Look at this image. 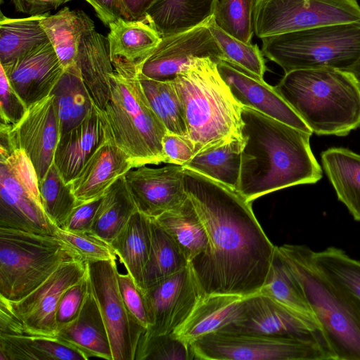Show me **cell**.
Returning <instances> with one entry per match:
<instances>
[{
    "mask_svg": "<svg viewBox=\"0 0 360 360\" xmlns=\"http://www.w3.org/2000/svg\"><path fill=\"white\" fill-rule=\"evenodd\" d=\"M184 187L208 238L191 263L202 296L259 293L276 246L256 219L250 202L235 190L184 167Z\"/></svg>",
    "mask_w": 360,
    "mask_h": 360,
    "instance_id": "cell-1",
    "label": "cell"
},
{
    "mask_svg": "<svg viewBox=\"0 0 360 360\" xmlns=\"http://www.w3.org/2000/svg\"><path fill=\"white\" fill-rule=\"evenodd\" d=\"M240 172L236 192L252 202L260 196L323 176L309 143L311 134L243 107Z\"/></svg>",
    "mask_w": 360,
    "mask_h": 360,
    "instance_id": "cell-2",
    "label": "cell"
},
{
    "mask_svg": "<svg viewBox=\"0 0 360 360\" xmlns=\"http://www.w3.org/2000/svg\"><path fill=\"white\" fill-rule=\"evenodd\" d=\"M276 250L297 284L326 340L333 360H360V306L315 263L307 245Z\"/></svg>",
    "mask_w": 360,
    "mask_h": 360,
    "instance_id": "cell-3",
    "label": "cell"
},
{
    "mask_svg": "<svg viewBox=\"0 0 360 360\" xmlns=\"http://www.w3.org/2000/svg\"><path fill=\"white\" fill-rule=\"evenodd\" d=\"M274 87L317 135L345 136L360 127V86L347 71L293 70Z\"/></svg>",
    "mask_w": 360,
    "mask_h": 360,
    "instance_id": "cell-4",
    "label": "cell"
},
{
    "mask_svg": "<svg viewBox=\"0 0 360 360\" xmlns=\"http://www.w3.org/2000/svg\"><path fill=\"white\" fill-rule=\"evenodd\" d=\"M183 105L188 137L195 154L233 138H243V108L222 79L217 62L197 58L172 79Z\"/></svg>",
    "mask_w": 360,
    "mask_h": 360,
    "instance_id": "cell-5",
    "label": "cell"
},
{
    "mask_svg": "<svg viewBox=\"0 0 360 360\" xmlns=\"http://www.w3.org/2000/svg\"><path fill=\"white\" fill-rule=\"evenodd\" d=\"M112 63L110 96L103 110L113 141L133 168L165 162L162 141L167 129L145 95L140 68L120 60Z\"/></svg>",
    "mask_w": 360,
    "mask_h": 360,
    "instance_id": "cell-6",
    "label": "cell"
},
{
    "mask_svg": "<svg viewBox=\"0 0 360 360\" xmlns=\"http://www.w3.org/2000/svg\"><path fill=\"white\" fill-rule=\"evenodd\" d=\"M264 56L285 72L333 68L348 71L360 58V23L319 26L261 39Z\"/></svg>",
    "mask_w": 360,
    "mask_h": 360,
    "instance_id": "cell-7",
    "label": "cell"
},
{
    "mask_svg": "<svg viewBox=\"0 0 360 360\" xmlns=\"http://www.w3.org/2000/svg\"><path fill=\"white\" fill-rule=\"evenodd\" d=\"M77 255L53 234L0 227V298L21 299Z\"/></svg>",
    "mask_w": 360,
    "mask_h": 360,
    "instance_id": "cell-8",
    "label": "cell"
},
{
    "mask_svg": "<svg viewBox=\"0 0 360 360\" xmlns=\"http://www.w3.org/2000/svg\"><path fill=\"white\" fill-rule=\"evenodd\" d=\"M88 271L79 255L64 261L36 289L16 301L0 298V335L56 337L57 307L63 293Z\"/></svg>",
    "mask_w": 360,
    "mask_h": 360,
    "instance_id": "cell-9",
    "label": "cell"
},
{
    "mask_svg": "<svg viewBox=\"0 0 360 360\" xmlns=\"http://www.w3.org/2000/svg\"><path fill=\"white\" fill-rule=\"evenodd\" d=\"M0 227L53 235L38 179L25 153L0 142Z\"/></svg>",
    "mask_w": 360,
    "mask_h": 360,
    "instance_id": "cell-10",
    "label": "cell"
},
{
    "mask_svg": "<svg viewBox=\"0 0 360 360\" xmlns=\"http://www.w3.org/2000/svg\"><path fill=\"white\" fill-rule=\"evenodd\" d=\"M198 360H332L314 340L219 330L194 342Z\"/></svg>",
    "mask_w": 360,
    "mask_h": 360,
    "instance_id": "cell-11",
    "label": "cell"
},
{
    "mask_svg": "<svg viewBox=\"0 0 360 360\" xmlns=\"http://www.w3.org/2000/svg\"><path fill=\"white\" fill-rule=\"evenodd\" d=\"M255 34L260 39L307 28L360 23L356 0H256Z\"/></svg>",
    "mask_w": 360,
    "mask_h": 360,
    "instance_id": "cell-12",
    "label": "cell"
},
{
    "mask_svg": "<svg viewBox=\"0 0 360 360\" xmlns=\"http://www.w3.org/2000/svg\"><path fill=\"white\" fill-rule=\"evenodd\" d=\"M89 278L108 333L112 360H134L146 331L129 312L122 300L116 259L87 262Z\"/></svg>",
    "mask_w": 360,
    "mask_h": 360,
    "instance_id": "cell-13",
    "label": "cell"
},
{
    "mask_svg": "<svg viewBox=\"0 0 360 360\" xmlns=\"http://www.w3.org/2000/svg\"><path fill=\"white\" fill-rule=\"evenodd\" d=\"M59 138L58 117L52 94L29 105L16 124H0V141L25 153L38 181L45 176L53 162Z\"/></svg>",
    "mask_w": 360,
    "mask_h": 360,
    "instance_id": "cell-14",
    "label": "cell"
},
{
    "mask_svg": "<svg viewBox=\"0 0 360 360\" xmlns=\"http://www.w3.org/2000/svg\"><path fill=\"white\" fill-rule=\"evenodd\" d=\"M143 292L150 319L145 338L172 334L202 296L190 263Z\"/></svg>",
    "mask_w": 360,
    "mask_h": 360,
    "instance_id": "cell-15",
    "label": "cell"
},
{
    "mask_svg": "<svg viewBox=\"0 0 360 360\" xmlns=\"http://www.w3.org/2000/svg\"><path fill=\"white\" fill-rule=\"evenodd\" d=\"M211 17L188 30L162 37L143 63L141 73L155 80H171L197 58L210 57L216 62L222 60V53L209 30Z\"/></svg>",
    "mask_w": 360,
    "mask_h": 360,
    "instance_id": "cell-16",
    "label": "cell"
},
{
    "mask_svg": "<svg viewBox=\"0 0 360 360\" xmlns=\"http://www.w3.org/2000/svg\"><path fill=\"white\" fill-rule=\"evenodd\" d=\"M221 329L314 340L320 343L332 358L325 337L319 327L260 292L247 297L237 319Z\"/></svg>",
    "mask_w": 360,
    "mask_h": 360,
    "instance_id": "cell-17",
    "label": "cell"
},
{
    "mask_svg": "<svg viewBox=\"0 0 360 360\" xmlns=\"http://www.w3.org/2000/svg\"><path fill=\"white\" fill-rule=\"evenodd\" d=\"M124 176L138 211L150 218L177 208L188 198L181 165H143L130 169Z\"/></svg>",
    "mask_w": 360,
    "mask_h": 360,
    "instance_id": "cell-18",
    "label": "cell"
},
{
    "mask_svg": "<svg viewBox=\"0 0 360 360\" xmlns=\"http://www.w3.org/2000/svg\"><path fill=\"white\" fill-rule=\"evenodd\" d=\"M1 66L27 107L49 96L64 70L49 41Z\"/></svg>",
    "mask_w": 360,
    "mask_h": 360,
    "instance_id": "cell-19",
    "label": "cell"
},
{
    "mask_svg": "<svg viewBox=\"0 0 360 360\" xmlns=\"http://www.w3.org/2000/svg\"><path fill=\"white\" fill-rule=\"evenodd\" d=\"M217 68L232 94L242 105L312 134V131L279 95L275 87L225 60L218 61Z\"/></svg>",
    "mask_w": 360,
    "mask_h": 360,
    "instance_id": "cell-20",
    "label": "cell"
},
{
    "mask_svg": "<svg viewBox=\"0 0 360 360\" xmlns=\"http://www.w3.org/2000/svg\"><path fill=\"white\" fill-rule=\"evenodd\" d=\"M110 138L103 110L94 103L84 120L58 140L53 163L64 181L73 180L95 150Z\"/></svg>",
    "mask_w": 360,
    "mask_h": 360,
    "instance_id": "cell-21",
    "label": "cell"
},
{
    "mask_svg": "<svg viewBox=\"0 0 360 360\" xmlns=\"http://www.w3.org/2000/svg\"><path fill=\"white\" fill-rule=\"evenodd\" d=\"M131 169L129 158L110 138L95 150L70 184L78 202H88L101 198Z\"/></svg>",
    "mask_w": 360,
    "mask_h": 360,
    "instance_id": "cell-22",
    "label": "cell"
},
{
    "mask_svg": "<svg viewBox=\"0 0 360 360\" xmlns=\"http://www.w3.org/2000/svg\"><path fill=\"white\" fill-rule=\"evenodd\" d=\"M246 297L232 294L201 296L173 335L191 345L202 337L233 323L240 314Z\"/></svg>",
    "mask_w": 360,
    "mask_h": 360,
    "instance_id": "cell-23",
    "label": "cell"
},
{
    "mask_svg": "<svg viewBox=\"0 0 360 360\" xmlns=\"http://www.w3.org/2000/svg\"><path fill=\"white\" fill-rule=\"evenodd\" d=\"M57 337L82 352L86 359L112 360L108 333L90 281L77 316L58 328Z\"/></svg>",
    "mask_w": 360,
    "mask_h": 360,
    "instance_id": "cell-24",
    "label": "cell"
},
{
    "mask_svg": "<svg viewBox=\"0 0 360 360\" xmlns=\"http://www.w3.org/2000/svg\"><path fill=\"white\" fill-rule=\"evenodd\" d=\"M108 27L111 60L126 62L140 69L162 39L146 16L134 20L120 18Z\"/></svg>",
    "mask_w": 360,
    "mask_h": 360,
    "instance_id": "cell-25",
    "label": "cell"
},
{
    "mask_svg": "<svg viewBox=\"0 0 360 360\" xmlns=\"http://www.w3.org/2000/svg\"><path fill=\"white\" fill-rule=\"evenodd\" d=\"M77 63L96 105L103 110L110 96V75L114 67L107 37L94 28L83 35Z\"/></svg>",
    "mask_w": 360,
    "mask_h": 360,
    "instance_id": "cell-26",
    "label": "cell"
},
{
    "mask_svg": "<svg viewBox=\"0 0 360 360\" xmlns=\"http://www.w3.org/2000/svg\"><path fill=\"white\" fill-rule=\"evenodd\" d=\"M110 245L127 272L145 290L143 275L151 245V218L136 211Z\"/></svg>",
    "mask_w": 360,
    "mask_h": 360,
    "instance_id": "cell-27",
    "label": "cell"
},
{
    "mask_svg": "<svg viewBox=\"0 0 360 360\" xmlns=\"http://www.w3.org/2000/svg\"><path fill=\"white\" fill-rule=\"evenodd\" d=\"M321 158L338 199L354 219L360 221V154L345 148L333 147L323 151Z\"/></svg>",
    "mask_w": 360,
    "mask_h": 360,
    "instance_id": "cell-28",
    "label": "cell"
},
{
    "mask_svg": "<svg viewBox=\"0 0 360 360\" xmlns=\"http://www.w3.org/2000/svg\"><path fill=\"white\" fill-rule=\"evenodd\" d=\"M40 24L64 68L77 63L83 35L95 27L85 13L67 6L53 15L47 13Z\"/></svg>",
    "mask_w": 360,
    "mask_h": 360,
    "instance_id": "cell-29",
    "label": "cell"
},
{
    "mask_svg": "<svg viewBox=\"0 0 360 360\" xmlns=\"http://www.w3.org/2000/svg\"><path fill=\"white\" fill-rule=\"evenodd\" d=\"M51 94L54 95L60 137L79 124L95 103L77 63L64 68Z\"/></svg>",
    "mask_w": 360,
    "mask_h": 360,
    "instance_id": "cell-30",
    "label": "cell"
},
{
    "mask_svg": "<svg viewBox=\"0 0 360 360\" xmlns=\"http://www.w3.org/2000/svg\"><path fill=\"white\" fill-rule=\"evenodd\" d=\"M218 0H159L146 17L162 37L196 26L213 15Z\"/></svg>",
    "mask_w": 360,
    "mask_h": 360,
    "instance_id": "cell-31",
    "label": "cell"
},
{
    "mask_svg": "<svg viewBox=\"0 0 360 360\" xmlns=\"http://www.w3.org/2000/svg\"><path fill=\"white\" fill-rule=\"evenodd\" d=\"M153 219L171 236L189 263L207 249L205 228L188 197L177 208Z\"/></svg>",
    "mask_w": 360,
    "mask_h": 360,
    "instance_id": "cell-32",
    "label": "cell"
},
{
    "mask_svg": "<svg viewBox=\"0 0 360 360\" xmlns=\"http://www.w3.org/2000/svg\"><path fill=\"white\" fill-rule=\"evenodd\" d=\"M244 139L233 138L196 153L183 167L236 191Z\"/></svg>",
    "mask_w": 360,
    "mask_h": 360,
    "instance_id": "cell-33",
    "label": "cell"
},
{
    "mask_svg": "<svg viewBox=\"0 0 360 360\" xmlns=\"http://www.w3.org/2000/svg\"><path fill=\"white\" fill-rule=\"evenodd\" d=\"M87 360L56 337L0 335V360Z\"/></svg>",
    "mask_w": 360,
    "mask_h": 360,
    "instance_id": "cell-34",
    "label": "cell"
},
{
    "mask_svg": "<svg viewBox=\"0 0 360 360\" xmlns=\"http://www.w3.org/2000/svg\"><path fill=\"white\" fill-rule=\"evenodd\" d=\"M124 176L119 178L103 195L91 229L110 243L138 211Z\"/></svg>",
    "mask_w": 360,
    "mask_h": 360,
    "instance_id": "cell-35",
    "label": "cell"
},
{
    "mask_svg": "<svg viewBox=\"0 0 360 360\" xmlns=\"http://www.w3.org/2000/svg\"><path fill=\"white\" fill-rule=\"evenodd\" d=\"M47 13L25 18H8L1 13L0 63H7L49 41L40 22Z\"/></svg>",
    "mask_w": 360,
    "mask_h": 360,
    "instance_id": "cell-36",
    "label": "cell"
},
{
    "mask_svg": "<svg viewBox=\"0 0 360 360\" xmlns=\"http://www.w3.org/2000/svg\"><path fill=\"white\" fill-rule=\"evenodd\" d=\"M188 264L171 236L151 218V245L143 275L145 290Z\"/></svg>",
    "mask_w": 360,
    "mask_h": 360,
    "instance_id": "cell-37",
    "label": "cell"
},
{
    "mask_svg": "<svg viewBox=\"0 0 360 360\" xmlns=\"http://www.w3.org/2000/svg\"><path fill=\"white\" fill-rule=\"evenodd\" d=\"M139 79L150 107L167 131L188 136L183 105L172 79L155 80L141 72Z\"/></svg>",
    "mask_w": 360,
    "mask_h": 360,
    "instance_id": "cell-38",
    "label": "cell"
},
{
    "mask_svg": "<svg viewBox=\"0 0 360 360\" xmlns=\"http://www.w3.org/2000/svg\"><path fill=\"white\" fill-rule=\"evenodd\" d=\"M259 292L320 328L311 308L276 250L270 271Z\"/></svg>",
    "mask_w": 360,
    "mask_h": 360,
    "instance_id": "cell-39",
    "label": "cell"
},
{
    "mask_svg": "<svg viewBox=\"0 0 360 360\" xmlns=\"http://www.w3.org/2000/svg\"><path fill=\"white\" fill-rule=\"evenodd\" d=\"M43 209L56 226L62 228L74 208L79 204L71 184L64 181L53 162L45 176L38 181Z\"/></svg>",
    "mask_w": 360,
    "mask_h": 360,
    "instance_id": "cell-40",
    "label": "cell"
},
{
    "mask_svg": "<svg viewBox=\"0 0 360 360\" xmlns=\"http://www.w3.org/2000/svg\"><path fill=\"white\" fill-rule=\"evenodd\" d=\"M313 258L319 269L360 306V260L352 258L335 247L318 252L313 250Z\"/></svg>",
    "mask_w": 360,
    "mask_h": 360,
    "instance_id": "cell-41",
    "label": "cell"
},
{
    "mask_svg": "<svg viewBox=\"0 0 360 360\" xmlns=\"http://www.w3.org/2000/svg\"><path fill=\"white\" fill-rule=\"evenodd\" d=\"M209 30L217 44L222 60L264 79L266 71L262 51L257 44L245 43L224 32L215 22L212 15Z\"/></svg>",
    "mask_w": 360,
    "mask_h": 360,
    "instance_id": "cell-42",
    "label": "cell"
},
{
    "mask_svg": "<svg viewBox=\"0 0 360 360\" xmlns=\"http://www.w3.org/2000/svg\"><path fill=\"white\" fill-rule=\"evenodd\" d=\"M256 0H218L213 16L217 25L231 36L251 44L255 34Z\"/></svg>",
    "mask_w": 360,
    "mask_h": 360,
    "instance_id": "cell-43",
    "label": "cell"
},
{
    "mask_svg": "<svg viewBox=\"0 0 360 360\" xmlns=\"http://www.w3.org/2000/svg\"><path fill=\"white\" fill-rule=\"evenodd\" d=\"M53 235L86 262L116 259V253L110 243L91 230L72 231L55 226Z\"/></svg>",
    "mask_w": 360,
    "mask_h": 360,
    "instance_id": "cell-44",
    "label": "cell"
},
{
    "mask_svg": "<svg viewBox=\"0 0 360 360\" xmlns=\"http://www.w3.org/2000/svg\"><path fill=\"white\" fill-rule=\"evenodd\" d=\"M193 360L191 346L173 334L145 338L141 335L134 360Z\"/></svg>",
    "mask_w": 360,
    "mask_h": 360,
    "instance_id": "cell-45",
    "label": "cell"
},
{
    "mask_svg": "<svg viewBox=\"0 0 360 360\" xmlns=\"http://www.w3.org/2000/svg\"><path fill=\"white\" fill-rule=\"evenodd\" d=\"M117 278L120 293L129 312L147 330L150 326V319L143 290L127 272H118Z\"/></svg>",
    "mask_w": 360,
    "mask_h": 360,
    "instance_id": "cell-46",
    "label": "cell"
},
{
    "mask_svg": "<svg viewBox=\"0 0 360 360\" xmlns=\"http://www.w3.org/2000/svg\"><path fill=\"white\" fill-rule=\"evenodd\" d=\"M89 274L69 288L62 295L57 307L56 320L59 328L72 321L78 314L89 288Z\"/></svg>",
    "mask_w": 360,
    "mask_h": 360,
    "instance_id": "cell-47",
    "label": "cell"
},
{
    "mask_svg": "<svg viewBox=\"0 0 360 360\" xmlns=\"http://www.w3.org/2000/svg\"><path fill=\"white\" fill-rule=\"evenodd\" d=\"M27 106L11 85L1 66L0 115L1 123L11 125L18 122L26 112Z\"/></svg>",
    "mask_w": 360,
    "mask_h": 360,
    "instance_id": "cell-48",
    "label": "cell"
},
{
    "mask_svg": "<svg viewBox=\"0 0 360 360\" xmlns=\"http://www.w3.org/2000/svg\"><path fill=\"white\" fill-rule=\"evenodd\" d=\"M162 145L165 163L184 166L195 155V144L186 136L167 131Z\"/></svg>",
    "mask_w": 360,
    "mask_h": 360,
    "instance_id": "cell-49",
    "label": "cell"
},
{
    "mask_svg": "<svg viewBox=\"0 0 360 360\" xmlns=\"http://www.w3.org/2000/svg\"><path fill=\"white\" fill-rule=\"evenodd\" d=\"M102 197L78 204L69 215L62 229L72 231L91 230Z\"/></svg>",
    "mask_w": 360,
    "mask_h": 360,
    "instance_id": "cell-50",
    "label": "cell"
},
{
    "mask_svg": "<svg viewBox=\"0 0 360 360\" xmlns=\"http://www.w3.org/2000/svg\"><path fill=\"white\" fill-rule=\"evenodd\" d=\"M71 0H11L15 10L29 16L41 15Z\"/></svg>",
    "mask_w": 360,
    "mask_h": 360,
    "instance_id": "cell-51",
    "label": "cell"
},
{
    "mask_svg": "<svg viewBox=\"0 0 360 360\" xmlns=\"http://www.w3.org/2000/svg\"><path fill=\"white\" fill-rule=\"evenodd\" d=\"M85 1L93 7L98 18L106 26H109L119 18H122L121 0Z\"/></svg>",
    "mask_w": 360,
    "mask_h": 360,
    "instance_id": "cell-52",
    "label": "cell"
},
{
    "mask_svg": "<svg viewBox=\"0 0 360 360\" xmlns=\"http://www.w3.org/2000/svg\"><path fill=\"white\" fill-rule=\"evenodd\" d=\"M159 0H121L122 18L134 20L146 16L150 9Z\"/></svg>",
    "mask_w": 360,
    "mask_h": 360,
    "instance_id": "cell-53",
    "label": "cell"
},
{
    "mask_svg": "<svg viewBox=\"0 0 360 360\" xmlns=\"http://www.w3.org/2000/svg\"><path fill=\"white\" fill-rule=\"evenodd\" d=\"M347 72L353 76L360 86V58Z\"/></svg>",
    "mask_w": 360,
    "mask_h": 360,
    "instance_id": "cell-54",
    "label": "cell"
}]
</instances>
